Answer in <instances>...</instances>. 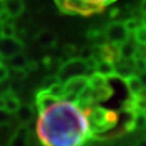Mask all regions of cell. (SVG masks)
Returning a JSON list of instances; mask_svg holds the SVG:
<instances>
[{
    "instance_id": "cell-1",
    "label": "cell",
    "mask_w": 146,
    "mask_h": 146,
    "mask_svg": "<svg viewBox=\"0 0 146 146\" xmlns=\"http://www.w3.org/2000/svg\"><path fill=\"white\" fill-rule=\"evenodd\" d=\"M35 104L37 135L43 146H84L93 139L88 116L76 103L41 89Z\"/></svg>"
},
{
    "instance_id": "cell-2",
    "label": "cell",
    "mask_w": 146,
    "mask_h": 146,
    "mask_svg": "<svg viewBox=\"0 0 146 146\" xmlns=\"http://www.w3.org/2000/svg\"><path fill=\"white\" fill-rule=\"evenodd\" d=\"M88 118L92 135L96 137L114 130L118 123L119 115L114 110L95 105L92 107Z\"/></svg>"
},
{
    "instance_id": "cell-3",
    "label": "cell",
    "mask_w": 146,
    "mask_h": 146,
    "mask_svg": "<svg viewBox=\"0 0 146 146\" xmlns=\"http://www.w3.org/2000/svg\"><path fill=\"white\" fill-rule=\"evenodd\" d=\"M116 0H55L61 12L70 15L89 16L100 13Z\"/></svg>"
},
{
    "instance_id": "cell-4",
    "label": "cell",
    "mask_w": 146,
    "mask_h": 146,
    "mask_svg": "<svg viewBox=\"0 0 146 146\" xmlns=\"http://www.w3.org/2000/svg\"><path fill=\"white\" fill-rule=\"evenodd\" d=\"M88 72V67L84 61L79 58H72L60 66L56 77L63 84L67 81L68 79H72L74 77L86 76V74Z\"/></svg>"
},
{
    "instance_id": "cell-5",
    "label": "cell",
    "mask_w": 146,
    "mask_h": 146,
    "mask_svg": "<svg viewBox=\"0 0 146 146\" xmlns=\"http://www.w3.org/2000/svg\"><path fill=\"white\" fill-rule=\"evenodd\" d=\"M103 31L107 42L116 46H121L122 43L128 41L130 37V34L127 31L123 22L120 21L110 22L105 26Z\"/></svg>"
},
{
    "instance_id": "cell-6",
    "label": "cell",
    "mask_w": 146,
    "mask_h": 146,
    "mask_svg": "<svg viewBox=\"0 0 146 146\" xmlns=\"http://www.w3.org/2000/svg\"><path fill=\"white\" fill-rule=\"evenodd\" d=\"M63 87L66 94L79 95L89 87V79L87 76H78L63 82Z\"/></svg>"
},
{
    "instance_id": "cell-7",
    "label": "cell",
    "mask_w": 146,
    "mask_h": 146,
    "mask_svg": "<svg viewBox=\"0 0 146 146\" xmlns=\"http://www.w3.org/2000/svg\"><path fill=\"white\" fill-rule=\"evenodd\" d=\"M120 60H121V56H120L119 46L108 43V42L102 46V61L116 65Z\"/></svg>"
},
{
    "instance_id": "cell-8",
    "label": "cell",
    "mask_w": 146,
    "mask_h": 146,
    "mask_svg": "<svg viewBox=\"0 0 146 146\" xmlns=\"http://www.w3.org/2000/svg\"><path fill=\"white\" fill-rule=\"evenodd\" d=\"M125 84L130 92V96H137L144 90V87L141 82L140 77L136 74H132L125 79Z\"/></svg>"
},
{
    "instance_id": "cell-9",
    "label": "cell",
    "mask_w": 146,
    "mask_h": 146,
    "mask_svg": "<svg viewBox=\"0 0 146 146\" xmlns=\"http://www.w3.org/2000/svg\"><path fill=\"white\" fill-rule=\"evenodd\" d=\"M119 50L121 60H131V58H135L139 47H137V44L135 43L134 40L132 41L129 39L127 42L119 46Z\"/></svg>"
},
{
    "instance_id": "cell-10",
    "label": "cell",
    "mask_w": 146,
    "mask_h": 146,
    "mask_svg": "<svg viewBox=\"0 0 146 146\" xmlns=\"http://www.w3.org/2000/svg\"><path fill=\"white\" fill-rule=\"evenodd\" d=\"M96 72L100 73L101 75L105 76L107 79L118 78V75L116 73L115 64L105 62V61H101V62L99 63V66L96 68Z\"/></svg>"
},
{
    "instance_id": "cell-11",
    "label": "cell",
    "mask_w": 146,
    "mask_h": 146,
    "mask_svg": "<svg viewBox=\"0 0 146 146\" xmlns=\"http://www.w3.org/2000/svg\"><path fill=\"white\" fill-rule=\"evenodd\" d=\"M114 94V90L110 84L103 87V88L92 90V98H93L94 103H99V102H104L111 98V95Z\"/></svg>"
},
{
    "instance_id": "cell-12",
    "label": "cell",
    "mask_w": 146,
    "mask_h": 146,
    "mask_svg": "<svg viewBox=\"0 0 146 146\" xmlns=\"http://www.w3.org/2000/svg\"><path fill=\"white\" fill-rule=\"evenodd\" d=\"M89 79V87L92 90H96V89L103 88L108 86V79L105 76L101 75L98 72H94L88 77Z\"/></svg>"
},
{
    "instance_id": "cell-13",
    "label": "cell",
    "mask_w": 146,
    "mask_h": 146,
    "mask_svg": "<svg viewBox=\"0 0 146 146\" xmlns=\"http://www.w3.org/2000/svg\"><path fill=\"white\" fill-rule=\"evenodd\" d=\"M29 132L26 127H21L11 140V146H27Z\"/></svg>"
},
{
    "instance_id": "cell-14",
    "label": "cell",
    "mask_w": 146,
    "mask_h": 146,
    "mask_svg": "<svg viewBox=\"0 0 146 146\" xmlns=\"http://www.w3.org/2000/svg\"><path fill=\"white\" fill-rule=\"evenodd\" d=\"M133 40L135 41L137 46H141L143 48H146V26L142 25L133 33Z\"/></svg>"
},
{
    "instance_id": "cell-15",
    "label": "cell",
    "mask_w": 146,
    "mask_h": 146,
    "mask_svg": "<svg viewBox=\"0 0 146 146\" xmlns=\"http://www.w3.org/2000/svg\"><path fill=\"white\" fill-rule=\"evenodd\" d=\"M39 42L42 46H47V47H52L54 43L56 42V37L52 31H43L40 34V36L38 38Z\"/></svg>"
},
{
    "instance_id": "cell-16",
    "label": "cell",
    "mask_w": 146,
    "mask_h": 146,
    "mask_svg": "<svg viewBox=\"0 0 146 146\" xmlns=\"http://www.w3.org/2000/svg\"><path fill=\"white\" fill-rule=\"evenodd\" d=\"M123 24H125V28H127L129 34H133L139 27H141L143 25L141 19H136V17H131V19L125 20L123 22Z\"/></svg>"
},
{
    "instance_id": "cell-17",
    "label": "cell",
    "mask_w": 146,
    "mask_h": 146,
    "mask_svg": "<svg viewBox=\"0 0 146 146\" xmlns=\"http://www.w3.org/2000/svg\"><path fill=\"white\" fill-rule=\"evenodd\" d=\"M17 111H19L20 119L22 121H24V122H27V121L31 120L33 116H34V111H33V108L31 106H22V107L19 108Z\"/></svg>"
},
{
    "instance_id": "cell-18",
    "label": "cell",
    "mask_w": 146,
    "mask_h": 146,
    "mask_svg": "<svg viewBox=\"0 0 146 146\" xmlns=\"http://www.w3.org/2000/svg\"><path fill=\"white\" fill-rule=\"evenodd\" d=\"M135 129H144L146 127V114L142 111H137L134 117Z\"/></svg>"
},
{
    "instance_id": "cell-19",
    "label": "cell",
    "mask_w": 146,
    "mask_h": 146,
    "mask_svg": "<svg viewBox=\"0 0 146 146\" xmlns=\"http://www.w3.org/2000/svg\"><path fill=\"white\" fill-rule=\"evenodd\" d=\"M79 58H81L82 61H88L89 58H93V47L90 46H86L80 51H79Z\"/></svg>"
},
{
    "instance_id": "cell-20",
    "label": "cell",
    "mask_w": 146,
    "mask_h": 146,
    "mask_svg": "<svg viewBox=\"0 0 146 146\" xmlns=\"http://www.w3.org/2000/svg\"><path fill=\"white\" fill-rule=\"evenodd\" d=\"M135 70L139 73L146 72V58H135Z\"/></svg>"
},
{
    "instance_id": "cell-21",
    "label": "cell",
    "mask_w": 146,
    "mask_h": 146,
    "mask_svg": "<svg viewBox=\"0 0 146 146\" xmlns=\"http://www.w3.org/2000/svg\"><path fill=\"white\" fill-rule=\"evenodd\" d=\"M99 63H100V61H98L94 56L91 58H89L88 61H86V64H87V67H88L89 72H93V73L96 72V68L99 66Z\"/></svg>"
},
{
    "instance_id": "cell-22",
    "label": "cell",
    "mask_w": 146,
    "mask_h": 146,
    "mask_svg": "<svg viewBox=\"0 0 146 146\" xmlns=\"http://www.w3.org/2000/svg\"><path fill=\"white\" fill-rule=\"evenodd\" d=\"M76 47L73 46V44H66L64 47V52L66 53V55H74L76 53Z\"/></svg>"
},
{
    "instance_id": "cell-23",
    "label": "cell",
    "mask_w": 146,
    "mask_h": 146,
    "mask_svg": "<svg viewBox=\"0 0 146 146\" xmlns=\"http://www.w3.org/2000/svg\"><path fill=\"white\" fill-rule=\"evenodd\" d=\"M139 77H140V79H141V82H142V84H143L144 89H146V72L140 74Z\"/></svg>"
},
{
    "instance_id": "cell-24",
    "label": "cell",
    "mask_w": 146,
    "mask_h": 146,
    "mask_svg": "<svg viewBox=\"0 0 146 146\" xmlns=\"http://www.w3.org/2000/svg\"><path fill=\"white\" fill-rule=\"evenodd\" d=\"M140 11L143 14H146V0H142L140 3Z\"/></svg>"
},
{
    "instance_id": "cell-25",
    "label": "cell",
    "mask_w": 146,
    "mask_h": 146,
    "mask_svg": "<svg viewBox=\"0 0 146 146\" xmlns=\"http://www.w3.org/2000/svg\"><path fill=\"white\" fill-rule=\"evenodd\" d=\"M119 14V9H117V8H115V9H113V10L110 11V16L111 17V19H115L116 16Z\"/></svg>"
},
{
    "instance_id": "cell-26",
    "label": "cell",
    "mask_w": 146,
    "mask_h": 146,
    "mask_svg": "<svg viewBox=\"0 0 146 146\" xmlns=\"http://www.w3.org/2000/svg\"><path fill=\"white\" fill-rule=\"evenodd\" d=\"M136 146H146V136L145 137H143L142 140H140Z\"/></svg>"
},
{
    "instance_id": "cell-27",
    "label": "cell",
    "mask_w": 146,
    "mask_h": 146,
    "mask_svg": "<svg viewBox=\"0 0 146 146\" xmlns=\"http://www.w3.org/2000/svg\"><path fill=\"white\" fill-rule=\"evenodd\" d=\"M141 21H142V24L146 26V14H143V16L141 17Z\"/></svg>"
},
{
    "instance_id": "cell-28",
    "label": "cell",
    "mask_w": 146,
    "mask_h": 146,
    "mask_svg": "<svg viewBox=\"0 0 146 146\" xmlns=\"http://www.w3.org/2000/svg\"><path fill=\"white\" fill-rule=\"evenodd\" d=\"M145 114H146V111H145Z\"/></svg>"
}]
</instances>
